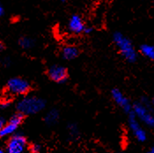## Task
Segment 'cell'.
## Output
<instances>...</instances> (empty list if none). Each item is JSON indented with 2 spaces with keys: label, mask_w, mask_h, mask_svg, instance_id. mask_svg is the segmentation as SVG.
I'll use <instances>...</instances> for the list:
<instances>
[{
  "label": "cell",
  "mask_w": 154,
  "mask_h": 153,
  "mask_svg": "<svg viewBox=\"0 0 154 153\" xmlns=\"http://www.w3.org/2000/svg\"><path fill=\"white\" fill-rule=\"evenodd\" d=\"M113 39L122 56L129 63H135L137 59V54L133 47L131 40L125 37L120 32L115 33L113 35Z\"/></svg>",
  "instance_id": "cell-1"
},
{
  "label": "cell",
  "mask_w": 154,
  "mask_h": 153,
  "mask_svg": "<svg viewBox=\"0 0 154 153\" xmlns=\"http://www.w3.org/2000/svg\"><path fill=\"white\" fill-rule=\"evenodd\" d=\"M46 106L44 99L35 96L26 97L20 100L17 104V109L19 112L22 113L24 115H35L41 112Z\"/></svg>",
  "instance_id": "cell-2"
},
{
  "label": "cell",
  "mask_w": 154,
  "mask_h": 153,
  "mask_svg": "<svg viewBox=\"0 0 154 153\" xmlns=\"http://www.w3.org/2000/svg\"><path fill=\"white\" fill-rule=\"evenodd\" d=\"M132 111L143 122H144L149 127L154 126V117L152 113H150L149 108L141 102H137L132 106Z\"/></svg>",
  "instance_id": "cell-3"
},
{
  "label": "cell",
  "mask_w": 154,
  "mask_h": 153,
  "mask_svg": "<svg viewBox=\"0 0 154 153\" xmlns=\"http://www.w3.org/2000/svg\"><path fill=\"white\" fill-rule=\"evenodd\" d=\"M7 89L13 94L24 95L29 92L30 85L25 79L20 78H13L7 83Z\"/></svg>",
  "instance_id": "cell-4"
},
{
  "label": "cell",
  "mask_w": 154,
  "mask_h": 153,
  "mask_svg": "<svg viewBox=\"0 0 154 153\" xmlns=\"http://www.w3.org/2000/svg\"><path fill=\"white\" fill-rule=\"evenodd\" d=\"M26 146V138L21 134L13 135L8 141L6 150L9 153H22Z\"/></svg>",
  "instance_id": "cell-5"
},
{
  "label": "cell",
  "mask_w": 154,
  "mask_h": 153,
  "mask_svg": "<svg viewBox=\"0 0 154 153\" xmlns=\"http://www.w3.org/2000/svg\"><path fill=\"white\" fill-rule=\"evenodd\" d=\"M128 121H129V126H130V129L132 131L134 136L136 137V139L138 142H144L146 140L147 136H146V133L145 131L143 130L142 128L140 127L138 121H137V119L136 115L134 114V112L131 110V112L129 113V119H128Z\"/></svg>",
  "instance_id": "cell-6"
},
{
  "label": "cell",
  "mask_w": 154,
  "mask_h": 153,
  "mask_svg": "<svg viewBox=\"0 0 154 153\" xmlns=\"http://www.w3.org/2000/svg\"><path fill=\"white\" fill-rule=\"evenodd\" d=\"M48 75L51 80L54 82L63 84L65 83L68 79V71L66 68L60 66V65H53L51 66L48 71Z\"/></svg>",
  "instance_id": "cell-7"
},
{
  "label": "cell",
  "mask_w": 154,
  "mask_h": 153,
  "mask_svg": "<svg viewBox=\"0 0 154 153\" xmlns=\"http://www.w3.org/2000/svg\"><path fill=\"white\" fill-rule=\"evenodd\" d=\"M111 94H112V97H113V99L115 100V102L121 108H122V110L129 114L132 110V105L131 104L130 100L124 96V95L122 93V92L115 88L112 90L111 92Z\"/></svg>",
  "instance_id": "cell-8"
},
{
  "label": "cell",
  "mask_w": 154,
  "mask_h": 153,
  "mask_svg": "<svg viewBox=\"0 0 154 153\" xmlns=\"http://www.w3.org/2000/svg\"><path fill=\"white\" fill-rule=\"evenodd\" d=\"M85 26V23L79 15L74 14L71 16L69 20V24H68V28L71 33L76 34V35L81 34L83 32Z\"/></svg>",
  "instance_id": "cell-9"
},
{
  "label": "cell",
  "mask_w": 154,
  "mask_h": 153,
  "mask_svg": "<svg viewBox=\"0 0 154 153\" xmlns=\"http://www.w3.org/2000/svg\"><path fill=\"white\" fill-rule=\"evenodd\" d=\"M79 54V49L73 46H66L62 50V56L65 60H72L76 58Z\"/></svg>",
  "instance_id": "cell-10"
},
{
  "label": "cell",
  "mask_w": 154,
  "mask_h": 153,
  "mask_svg": "<svg viewBox=\"0 0 154 153\" xmlns=\"http://www.w3.org/2000/svg\"><path fill=\"white\" fill-rule=\"evenodd\" d=\"M17 129H18V125L13 124L12 122L5 124V126L2 128V130H0V136L1 137H5V136L12 135L13 133H15V131L17 130Z\"/></svg>",
  "instance_id": "cell-11"
},
{
  "label": "cell",
  "mask_w": 154,
  "mask_h": 153,
  "mask_svg": "<svg viewBox=\"0 0 154 153\" xmlns=\"http://www.w3.org/2000/svg\"><path fill=\"white\" fill-rule=\"evenodd\" d=\"M59 119V112L57 109H52L47 114L45 117V122L48 125H54Z\"/></svg>",
  "instance_id": "cell-12"
},
{
  "label": "cell",
  "mask_w": 154,
  "mask_h": 153,
  "mask_svg": "<svg viewBox=\"0 0 154 153\" xmlns=\"http://www.w3.org/2000/svg\"><path fill=\"white\" fill-rule=\"evenodd\" d=\"M140 52L147 58L153 60L154 59V47L152 45L143 44L140 46Z\"/></svg>",
  "instance_id": "cell-13"
},
{
  "label": "cell",
  "mask_w": 154,
  "mask_h": 153,
  "mask_svg": "<svg viewBox=\"0 0 154 153\" xmlns=\"http://www.w3.org/2000/svg\"><path fill=\"white\" fill-rule=\"evenodd\" d=\"M19 44L23 49H29L35 46V41L28 37H21L19 40Z\"/></svg>",
  "instance_id": "cell-14"
},
{
  "label": "cell",
  "mask_w": 154,
  "mask_h": 153,
  "mask_svg": "<svg viewBox=\"0 0 154 153\" xmlns=\"http://www.w3.org/2000/svg\"><path fill=\"white\" fill-rule=\"evenodd\" d=\"M23 119H24L23 114H22V113H20V112H18L17 114H14L12 117H11L9 122H12V123H13V124H16V125H18V126H19V125L22 122Z\"/></svg>",
  "instance_id": "cell-15"
},
{
  "label": "cell",
  "mask_w": 154,
  "mask_h": 153,
  "mask_svg": "<svg viewBox=\"0 0 154 153\" xmlns=\"http://www.w3.org/2000/svg\"><path fill=\"white\" fill-rule=\"evenodd\" d=\"M68 130H69V132H70V135L72 137H76L79 136V130H78V127L76 124L74 123H71L68 125Z\"/></svg>",
  "instance_id": "cell-16"
},
{
  "label": "cell",
  "mask_w": 154,
  "mask_h": 153,
  "mask_svg": "<svg viewBox=\"0 0 154 153\" xmlns=\"http://www.w3.org/2000/svg\"><path fill=\"white\" fill-rule=\"evenodd\" d=\"M30 151L33 153H38L41 151V150H42V147H41V145L40 144H38V143H33L31 146H30Z\"/></svg>",
  "instance_id": "cell-17"
},
{
  "label": "cell",
  "mask_w": 154,
  "mask_h": 153,
  "mask_svg": "<svg viewBox=\"0 0 154 153\" xmlns=\"http://www.w3.org/2000/svg\"><path fill=\"white\" fill-rule=\"evenodd\" d=\"M10 105H11V101H9V100H2V101H0V110L6 109L8 106H10Z\"/></svg>",
  "instance_id": "cell-18"
},
{
  "label": "cell",
  "mask_w": 154,
  "mask_h": 153,
  "mask_svg": "<svg viewBox=\"0 0 154 153\" xmlns=\"http://www.w3.org/2000/svg\"><path fill=\"white\" fill-rule=\"evenodd\" d=\"M83 32L85 34H91L93 32V28L91 26H85Z\"/></svg>",
  "instance_id": "cell-19"
},
{
  "label": "cell",
  "mask_w": 154,
  "mask_h": 153,
  "mask_svg": "<svg viewBox=\"0 0 154 153\" xmlns=\"http://www.w3.org/2000/svg\"><path fill=\"white\" fill-rule=\"evenodd\" d=\"M5 119L0 118V130H2V128L5 126Z\"/></svg>",
  "instance_id": "cell-20"
},
{
  "label": "cell",
  "mask_w": 154,
  "mask_h": 153,
  "mask_svg": "<svg viewBox=\"0 0 154 153\" xmlns=\"http://www.w3.org/2000/svg\"><path fill=\"white\" fill-rule=\"evenodd\" d=\"M4 12H5V11H4V7H3V5H2L1 3H0V17L4 15Z\"/></svg>",
  "instance_id": "cell-21"
},
{
  "label": "cell",
  "mask_w": 154,
  "mask_h": 153,
  "mask_svg": "<svg viewBox=\"0 0 154 153\" xmlns=\"http://www.w3.org/2000/svg\"><path fill=\"white\" fill-rule=\"evenodd\" d=\"M3 49H4V45H3V43H2V42L0 41V52H1V51H2Z\"/></svg>",
  "instance_id": "cell-22"
},
{
  "label": "cell",
  "mask_w": 154,
  "mask_h": 153,
  "mask_svg": "<svg viewBox=\"0 0 154 153\" xmlns=\"http://www.w3.org/2000/svg\"><path fill=\"white\" fill-rule=\"evenodd\" d=\"M149 152H151V153L154 152V147H152V148H151V151H149Z\"/></svg>",
  "instance_id": "cell-23"
},
{
  "label": "cell",
  "mask_w": 154,
  "mask_h": 153,
  "mask_svg": "<svg viewBox=\"0 0 154 153\" xmlns=\"http://www.w3.org/2000/svg\"><path fill=\"white\" fill-rule=\"evenodd\" d=\"M4 152V151H3V149H0V153H3Z\"/></svg>",
  "instance_id": "cell-24"
},
{
  "label": "cell",
  "mask_w": 154,
  "mask_h": 153,
  "mask_svg": "<svg viewBox=\"0 0 154 153\" xmlns=\"http://www.w3.org/2000/svg\"><path fill=\"white\" fill-rule=\"evenodd\" d=\"M60 1H62V2H64V1H66V0H60Z\"/></svg>",
  "instance_id": "cell-25"
}]
</instances>
